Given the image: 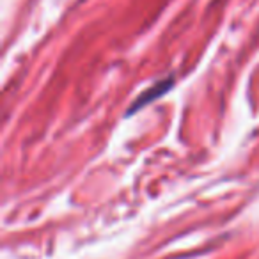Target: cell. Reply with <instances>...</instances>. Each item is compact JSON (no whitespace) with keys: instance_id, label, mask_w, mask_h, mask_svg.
I'll return each instance as SVG.
<instances>
[{"instance_id":"obj_1","label":"cell","mask_w":259,"mask_h":259,"mask_svg":"<svg viewBox=\"0 0 259 259\" xmlns=\"http://www.w3.org/2000/svg\"><path fill=\"white\" fill-rule=\"evenodd\" d=\"M172 85H174V76H167V78L153 83L148 91H144L141 96L135 98V101L132 103V107H130L128 112H126V117H128V115H134L135 112H139L141 108H144L146 105H149L151 101H156L158 98H162L163 94L169 93V91L172 89Z\"/></svg>"}]
</instances>
